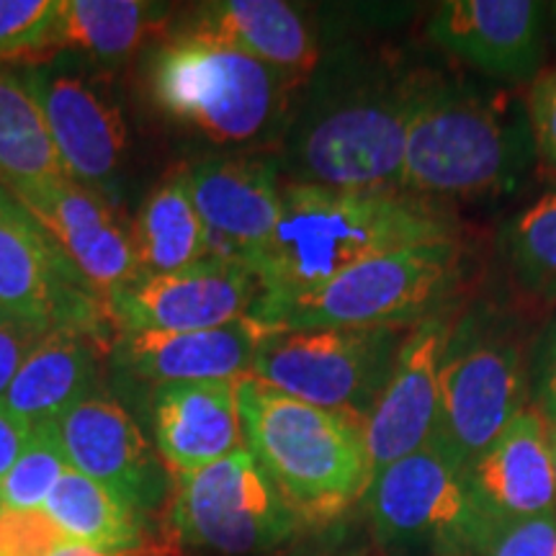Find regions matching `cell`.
Returning a JSON list of instances; mask_svg holds the SVG:
<instances>
[{
	"mask_svg": "<svg viewBox=\"0 0 556 556\" xmlns=\"http://www.w3.org/2000/svg\"><path fill=\"white\" fill-rule=\"evenodd\" d=\"M456 240V219L400 189L348 191L291 180L274 238L253 263L261 296L302 294L366 258L422 242Z\"/></svg>",
	"mask_w": 556,
	"mask_h": 556,
	"instance_id": "cell-1",
	"label": "cell"
},
{
	"mask_svg": "<svg viewBox=\"0 0 556 556\" xmlns=\"http://www.w3.org/2000/svg\"><path fill=\"white\" fill-rule=\"evenodd\" d=\"M245 448L304 523L328 526L371 482L364 420L302 402L263 381H238Z\"/></svg>",
	"mask_w": 556,
	"mask_h": 556,
	"instance_id": "cell-2",
	"label": "cell"
},
{
	"mask_svg": "<svg viewBox=\"0 0 556 556\" xmlns=\"http://www.w3.org/2000/svg\"><path fill=\"white\" fill-rule=\"evenodd\" d=\"M536 157L518 101L428 75L407 127L400 189L415 197H479L513 186Z\"/></svg>",
	"mask_w": 556,
	"mask_h": 556,
	"instance_id": "cell-3",
	"label": "cell"
},
{
	"mask_svg": "<svg viewBox=\"0 0 556 556\" xmlns=\"http://www.w3.org/2000/svg\"><path fill=\"white\" fill-rule=\"evenodd\" d=\"M456 240L422 242L366 258L291 296H261L253 315L278 330L402 328L433 315L458 278Z\"/></svg>",
	"mask_w": 556,
	"mask_h": 556,
	"instance_id": "cell-4",
	"label": "cell"
},
{
	"mask_svg": "<svg viewBox=\"0 0 556 556\" xmlns=\"http://www.w3.org/2000/svg\"><path fill=\"white\" fill-rule=\"evenodd\" d=\"M428 75L371 73L319 109L296 137L302 184L348 191L400 189L407 127ZM402 191V189H400Z\"/></svg>",
	"mask_w": 556,
	"mask_h": 556,
	"instance_id": "cell-5",
	"label": "cell"
},
{
	"mask_svg": "<svg viewBox=\"0 0 556 556\" xmlns=\"http://www.w3.org/2000/svg\"><path fill=\"white\" fill-rule=\"evenodd\" d=\"M152 96L173 119L222 144L261 137L283 106L289 78L212 34L191 29L152 62Z\"/></svg>",
	"mask_w": 556,
	"mask_h": 556,
	"instance_id": "cell-6",
	"label": "cell"
},
{
	"mask_svg": "<svg viewBox=\"0 0 556 556\" xmlns=\"http://www.w3.org/2000/svg\"><path fill=\"white\" fill-rule=\"evenodd\" d=\"M366 510L384 546H422L435 556H482L495 526L471 497L464 467L433 438L371 477Z\"/></svg>",
	"mask_w": 556,
	"mask_h": 556,
	"instance_id": "cell-7",
	"label": "cell"
},
{
	"mask_svg": "<svg viewBox=\"0 0 556 556\" xmlns=\"http://www.w3.org/2000/svg\"><path fill=\"white\" fill-rule=\"evenodd\" d=\"M409 330H278L258 348L250 377L289 397L351 413L366 422Z\"/></svg>",
	"mask_w": 556,
	"mask_h": 556,
	"instance_id": "cell-8",
	"label": "cell"
},
{
	"mask_svg": "<svg viewBox=\"0 0 556 556\" xmlns=\"http://www.w3.org/2000/svg\"><path fill=\"white\" fill-rule=\"evenodd\" d=\"M178 544L222 556H253L287 544L302 520L248 448L204 469L173 475L168 510Z\"/></svg>",
	"mask_w": 556,
	"mask_h": 556,
	"instance_id": "cell-9",
	"label": "cell"
},
{
	"mask_svg": "<svg viewBox=\"0 0 556 556\" xmlns=\"http://www.w3.org/2000/svg\"><path fill=\"white\" fill-rule=\"evenodd\" d=\"M58 242L0 186V312L93 338L101 304Z\"/></svg>",
	"mask_w": 556,
	"mask_h": 556,
	"instance_id": "cell-10",
	"label": "cell"
},
{
	"mask_svg": "<svg viewBox=\"0 0 556 556\" xmlns=\"http://www.w3.org/2000/svg\"><path fill=\"white\" fill-rule=\"evenodd\" d=\"M526 402L523 353L513 343L446 348L438 374V422L433 441L467 467L490 446Z\"/></svg>",
	"mask_w": 556,
	"mask_h": 556,
	"instance_id": "cell-11",
	"label": "cell"
},
{
	"mask_svg": "<svg viewBox=\"0 0 556 556\" xmlns=\"http://www.w3.org/2000/svg\"><path fill=\"white\" fill-rule=\"evenodd\" d=\"M258 278L235 261L208 255L176 274L137 276L106 296V312L127 332H189L253 315Z\"/></svg>",
	"mask_w": 556,
	"mask_h": 556,
	"instance_id": "cell-12",
	"label": "cell"
},
{
	"mask_svg": "<svg viewBox=\"0 0 556 556\" xmlns=\"http://www.w3.org/2000/svg\"><path fill=\"white\" fill-rule=\"evenodd\" d=\"M428 39L497 83H533L546 60V5L533 0H448L428 21Z\"/></svg>",
	"mask_w": 556,
	"mask_h": 556,
	"instance_id": "cell-13",
	"label": "cell"
},
{
	"mask_svg": "<svg viewBox=\"0 0 556 556\" xmlns=\"http://www.w3.org/2000/svg\"><path fill=\"white\" fill-rule=\"evenodd\" d=\"M184 176L212 255L253 268L281 217L276 165L258 157H206L184 165Z\"/></svg>",
	"mask_w": 556,
	"mask_h": 556,
	"instance_id": "cell-14",
	"label": "cell"
},
{
	"mask_svg": "<svg viewBox=\"0 0 556 556\" xmlns=\"http://www.w3.org/2000/svg\"><path fill=\"white\" fill-rule=\"evenodd\" d=\"M26 212L58 242L96 294L111 291L139 276L131 229H127L99 191L60 176L13 193Z\"/></svg>",
	"mask_w": 556,
	"mask_h": 556,
	"instance_id": "cell-15",
	"label": "cell"
},
{
	"mask_svg": "<svg viewBox=\"0 0 556 556\" xmlns=\"http://www.w3.org/2000/svg\"><path fill=\"white\" fill-rule=\"evenodd\" d=\"M446 317L430 315L407 332L384 392L364 422L371 477L420 451L438 422V374L451 343Z\"/></svg>",
	"mask_w": 556,
	"mask_h": 556,
	"instance_id": "cell-16",
	"label": "cell"
},
{
	"mask_svg": "<svg viewBox=\"0 0 556 556\" xmlns=\"http://www.w3.org/2000/svg\"><path fill=\"white\" fill-rule=\"evenodd\" d=\"M70 469L109 486L144 516L160 497L155 456L137 422L109 397H86L58 420Z\"/></svg>",
	"mask_w": 556,
	"mask_h": 556,
	"instance_id": "cell-17",
	"label": "cell"
},
{
	"mask_svg": "<svg viewBox=\"0 0 556 556\" xmlns=\"http://www.w3.org/2000/svg\"><path fill=\"white\" fill-rule=\"evenodd\" d=\"M469 492L495 526L556 513L546 417L526 407L482 454L464 467Z\"/></svg>",
	"mask_w": 556,
	"mask_h": 556,
	"instance_id": "cell-18",
	"label": "cell"
},
{
	"mask_svg": "<svg viewBox=\"0 0 556 556\" xmlns=\"http://www.w3.org/2000/svg\"><path fill=\"white\" fill-rule=\"evenodd\" d=\"M26 80L45 111L65 176L99 191L101 184L114 178L127 150L119 109L75 75L37 70Z\"/></svg>",
	"mask_w": 556,
	"mask_h": 556,
	"instance_id": "cell-19",
	"label": "cell"
},
{
	"mask_svg": "<svg viewBox=\"0 0 556 556\" xmlns=\"http://www.w3.org/2000/svg\"><path fill=\"white\" fill-rule=\"evenodd\" d=\"M278 332L255 315L189 332H129L122 358L139 377L163 384L240 381L250 377L258 348Z\"/></svg>",
	"mask_w": 556,
	"mask_h": 556,
	"instance_id": "cell-20",
	"label": "cell"
},
{
	"mask_svg": "<svg viewBox=\"0 0 556 556\" xmlns=\"http://www.w3.org/2000/svg\"><path fill=\"white\" fill-rule=\"evenodd\" d=\"M155 443L173 475L204 469L245 448L238 381L163 384L152 400Z\"/></svg>",
	"mask_w": 556,
	"mask_h": 556,
	"instance_id": "cell-21",
	"label": "cell"
},
{
	"mask_svg": "<svg viewBox=\"0 0 556 556\" xmlns=\"http://www.w3.org/2000/svg\"><path fill=\"white\" fill-rule=\"evenodd\" d=\"M199 31L212 34L283 78L309 75L319 50L315 34L294 5L281 0H225L204 9Z\"/></svg>",
	"mask_w": 556,
	"mask_h": 556,
	"instance_id": "cell-22",
	"label": "cell"
},
{
	"mask_svg": "<svg viewBox=\"0 0 556 556\" xmlns=\"http://www.w3.org/2000/svg\"><path fill=\"white\" fill-rule=\"evenodd\" d=\"M88 336L50 330L18 368L3 405L31 428L58 422L70 407L86 400L93 379V348Z\"/></svg>",
	"mask_w": 556,
	"mask_h": 556,
	"instance_id": "cell-23",
	"label": "cell"
},
{
	"mask_svg": "<svg viewBox=\"0 0 556 556\" xmlns=\"http://www.w3.org/2000/svg\"><path fill=\"white\" fill-rule=\"evenodd\" d=\"M131 245L139 276L176 274L212 255L184 168L170 173L144 201L131 227Z\"/></svg>",
	"mask_w": 556,
	"mask_h": 556,
	"instance_id": "cell-24",
	"label": "cell"
},
{
	"mask_svg": "<svg viewBox=\"0 0 556 556\" xmlns=\"http://www.w3.org/2000/svg\"><path fill=\"white\" fill-rule=\"evenodd\" d=\"M65 176L26 75L0 73V186L11 193Z\"/></svg>",
	"mask_w": 556,
	"mask_h": 556,
	"instance_id": "cell-25",
	"label": "cell"
},
{
	"mask_svg": "<svg viewBox=\"0 0 556 556\" xmlns=\"http://www.w3.org/2000/svg\"><path fill=\"white\" fill-rule=\"evenodd\" d=\"M45 510L73 544L111 552L142 546V513L75 469L60 477Z\"/></svg>",
	"mask_w": 556,
	"mask_h": 556,
	"instance_id": "cell-26",
	"label": "cell"
},
{
	"mask_svg": "<svg viewBox=\"0 0 556 556\" xmlns=\"http://www.w3.org/2000/svg\"><path fill=\"white\" fill-rule=\"evenodd\" d=\"M160 26V11L139 0H60L54 47L122 60Z\"/></svg>",
	"mask_w": 556,
	"mask_h": 556,
	"instance_id": "cell-27",
	"label": "cell"
},
{
	"mask_svg": "<svg viewBox=\"0 0 556 556\" xmlns=\"http://www.w3.org/2000/svg\"><path fill=\"white\" fill-rule=\"evenodd\" d=\"M518 281L539 296H556V191L520 212L503 235Z\"/></svg>",
	"mask_w": 556,
	"mask_h": 556,
	"instance_id": "cell-28",
	"label": "cell"
},
{
	"mask_svg": "<svg viewBox=\"0 0 556 556\" xmlns=\"http://www.w3.org/2000/svg\"><path fill=\"white\" fill-rule=\"evenodd\" d=\"M70 469L58 422L31 430L24 454L0 482V503L13 510H45L54 484Z\"/></svg>",
	"mask_w": 556,
	"mask_h": 556,
	"instance_id": "cell-29",
	"label": "cell"
},
{
	"mask_svg": "<svg viewBox=\"0 0 556 556\" xmlns=\"http://www.w3.org/2000/svg\"><path fill=\"white\" fill-rule=\"evenodd\" d=\"M60 0H0V60L54 50Z\"/></svg>",
	"mask_w": 556,
	"mask_h": 556,
	"instance_id": "cell-30",
	"label": "cell"
},
{
	"mask_svg": "<svg viewBox=\"0 0 556 556\" xmlns=\"http://www.w3.org/2000/svg\"><path fill=\"white\" fill-rule=\"evenodd\" d=\"M70 539L47 510L0 507V556H52Z\"/></svg>",
	"mask_w": 556,
	"mask_h": 556,
	"instance_id": "cell-31",
	"label": "cell"
},
{
	"mask_svg": "<svg viewBox=\"0 0 556 556\" xmlns=\"http://www.w3.org/2000/svg\"><path fill=\"white\" fill-rule=\"evenodd\" d=\"M482 556H556V513L500 526Z\"/></svg>",
	"mask_w": 556,
	"mask_h": 556,
	"instance_id": "cell-32",
	"label": "cell"
},
{
	"mask_svg": "<svg viewBox=\"0 0 556 556\" xmlns=\"http://www.w3.org/2000/svg\"><path fill=\"white\" fill-rule=\"evenodd\" d=\"M526 114L541 165L556 176V70L541 73L526 96Z\"/></svg>",
	"mask_w": 556,
	"mask_h": 556,
	"instance_id": "cell-33",
	"label": "cell"
},
{
	"mask_svg": "<svg viewBox=\"0 0 556 556\" xmlns=\"http://www.w3.org/2000/svg\"><path fill=\"white\" fill-rule=\"evenodd\" d=\"M47 332L50 330L41 328L37 323L0 312V402L9 392L11 381L16 379L18 368L31 356L34 348L45 340Z\"/></svg>",
	"mask_w": 556,
	"mask_h": 556,
	"instance_id": "cell-34",
	"label": "cell"
},
{
	"mask_svg": "<svg viewBox=\"0 0 556 556\" xmlns=\"http://www.w3.org/2000/svg\"><path fill=\"white\" fill-rule=\"evenodd\" d=\"M31 426L21 420L18 415H13L9 407L0 402V482L5 475L13 469V464L18 462V456L24 454L26 443L31 438Z\"/></svg>",
	"mask_w": 556,
	"mask_h": 556,
	"instance_id": "cell-35",
	"label": "cell"
},
{
	"mask_svg": "<svg viewBox=\"0 0 556 556\" xmlns=\"http://www.w3.org/2000/svg\"><path fill=\"white\" fill-rule=\"evenodd\" d=\"M170 548H160V546H135V548H119V552H111V548H96V546H86V544H65L58 554L52 556H168Z\"/></svg>",
	"mask_w": 556,
	"mask_h": 556,
	"instance_id": "cell-36",
	"label": "cell"
},
{
	"mask_svg": "<svg viewBox=\"0 0 556 556\" xmlns=\"http://www.w3.org/2000/svg\"><path fill=\"white\" fill-rule=\"evenodd\" d=\"M544 417H548V420H556V364H554L552 374H548V381H546V405H544Z\"/></svg>",
	"mask_w": 556,
	"mask_h": 556,
	"instance_id": "cell-37",
	"label": "cell"
},
{
	"mask_svg": "<svg viewBox=\"0 0 556 556\" xmlns=\"http://www.w3.org/2000/svg\"><path fill=\"white\" fill-rule=\"evenodd\" d=\"M546 438H548V456H552L554 495H556V420H548V417H546Z\"/></svg>",
	"mask_w": 556,
	"mask_h": 556,
	"instance_id": "cell-38",
	"label": "cell"
},
{
	"mask_svg": "<svg viewBox=\"0 0 556 556\" xmlns=\"http://www.w3.org/2000/svg\"><path fill=\"white\" fill-rule=\"evenodd\" d=\"M283 556H343V554L330 546H309V548H296V552L283 554Z\"/></svg>",
	"mask_w": 556,
	"mask_h": 556,
	"instance_id": "cell-39",
	"label": "cell"
},
{
	"mask_svg": "<svg viewBox=\"0 0 556 556\" xmlns=\"http://www.w3.org/2000/svg\"><path fill=\"white\" fill-rule=\"evenodd\" d=\"M0 507H3V503H0Z\"/></svg>",
	"mask_w": 556,
	"mask_h": 556,
	"instance_id": "cell-40",
	"label": "cell"
}]
</instances>
